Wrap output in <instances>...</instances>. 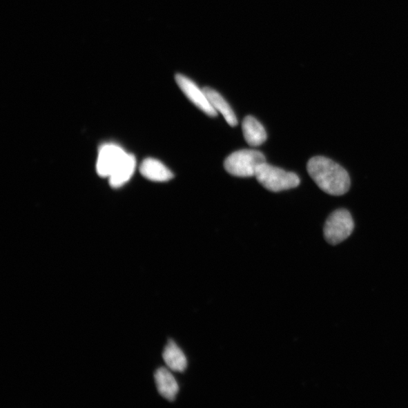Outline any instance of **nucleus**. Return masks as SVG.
Masks as SVG:
<instances>
[{
    "instance_id": "nucleus-1",
    "label": "nucleus",
    "mask_w": 408,
    "mask_h": 408,
    "mask_svg": "<svg viewBox=\"0 0 408 408\" xmlns=\"http://www.w3.org/2000/svg\"><path fill=\"white\" fill-rule=\"evenodd\" d=\"M307 171L316 185L328 195L342 196L350 188L349 173L330 158L322 156L311 158L307 164Z\"/></svg>"
},
{
    "instance_id": "nucleus-2",
    "label": "nucleus",
    "mask_w": 408,
    "mask_h": 408,
    "mask_svg": "<svg viewBox=\"0 0 408 408\" xmlns=\"http://www.w3.org/2000/svg\"><path fill=\"white\" fill-rule=\"evenodd\" d=\"M266 162V157L262 152L253 149H242L231 154L224 162V167L234 177H253L257 173L258 168Z\"/></svg>"
},
{
    "instance_id": "nucleus-3",
    "label": "nucleus",
    "mask_w": 408,
    "mask_h": 408,
    "mask_svg": "<svg viewBox=\"0 0 408 408\" xmlns=\"http://www.w3.org/2000/svg\"><path fill=\"white\" fill-rule=\"evenodd\" d=\"M255 177L260 185L272 192L295 188L300 184V179L297 174L286 172L266 162L258 168Z\"/></svg>"
},
{
    "instance_id": "nucleus-4",
    "label": "nucleus",
    "mask_w": 408,
    "mask_h": 408,
    "mask_svg": "<svg viewBox=\"0 0 408 408\" xmlns=\"http://www.w3.org/2000/svg\"><path fill=\"white\" fill-rule=\"evenodd\" d=\"M354 228V220L347 210L335 211L324 224V236L326 242L332 245L340 244L353 233Z\"/></svg>"
},
{
    "instance_id": "nucleus-5",
    "label": "nucleus",
    "mask_w": 408,
    "mask_h": 408,
    "mask_svg": "<svg viewBox=\"0 0 408 408\" xmlns=\"http://www.w3.org/2000/svg\"><path fill=\"white\" fill-rule=\"evenodd\" d=\"M175 79L180 90L196 107L208 116L215 117L218 115L217 110L214 109L208 99L204 89H201L193 81L185 75L178 74L175 75Z\"/></svg>"
},
{
    "instance_id": "nucleus-6",
    "label": "nucleus",
    "mask_w": 408,
    "mask_h": 408,
    "mask_svg": "<svg viewBox=\"0 0 408 408\" xmlns=\"http://www.w3.org/2000/svg\"><path fill=\"white\" fill-rule=\"evenodd\" d=\"M126 152L115 144L102 146L99 152L96 171L101 177L109 178L126 156Z\"/></svg>"
},
{
    "instance_id": "nucleus-7",
    "label": "nucleus",
    "mask_w": 408,
    "mask_h": 408,
    "mask_svg": "<svg viewBox=\"0 0 408 408\" xmlns=\"http://www.w3.org/2000/svg\"><path fill=\"white\" fill-rule=\"evenodd\" d=\"M155 380L159 395L173 402L179 393V385L173 374L165 367H159L155 373Z\"/></svg>"
},
{
    "instance_id": "nucleus-8",
    "label": "nucleus",
    "mask_w": 408,
    "mask_h": 408,
    "mask_svg": "<svg viewBox=\"0 0 408 408\" xmlns=\"http://www.w3.org/2000/svg\"><path fill=\"white\" fill-rule=\"evenodd\" d=\"M140 172L144 177L153 182H164L170 181L174 175L170 169L161 162L154 158L144 159L140 166Z\"/></svg>"
},
{
    "instance_id": "nucleus-9",
    "label": "nucleus",
    "mask_w": 408,
    "mask_h": 408,
    "mask_svg": "<svg viewBox=\"0 0 408 408\" xmlns=\"http://www.w3.org/2000/svg\"><path fill=\"white\" fill-rule=\"evenodd\" d=\"M242 130L245 141L252 147H258L267 140L265 128L252 116L244 119Z\"/></svg>"
},
{
    "instance_id": "nucleus-10",
    "label": "nucleus",
    "mask_w": 408,
    "mask_h": 408,
    "mask_svg": "<svg viewBox=\"0 0 408 408\" xmlns=\"http://www.w3.org/2000/svg\"><path fill=\"white\" fill-rule=\"evenodd\" d=\"M204 90L211 106L217 110V113L220 112L222 115L229 125L233 127L236 126L238 122L235 112L221 94L211 87H204Z\"/></svg>"
},
{
    "instance_id": "nucleus-11",
    "label": "nucleus",
    "mask_w": 408,
    "mask_h": 408,
    "mask_svg": "<svg viewBox=\"0 0 408 408\" xmlns=\"http://www.w3.org/2000/svg\"><path fill=\"white\" fill-rule=\"evenodd\" d=\"M135 166V157L127 154L122 162L117 166L114 173L108 178L110 186L115 188L123 186L133 177Z\"/></svg>"
},
{
    "instance_id": "nucleus-12",
    "label": "nucleus",
    "mask_w": 408,
    "mask_h": 408,
    "mask_svg": "<svg viewBox=\"0 0 408 408\" xmlns=\"http://www.w3.org/2000/svg\"><path fill=\"white\" fill-rule=\"evenodd\" d=\"M163 358L168 367L175 372H184L188 366L187 358L173 340L168 342L163 353Z\"/></svg>"
}]
</instances>
